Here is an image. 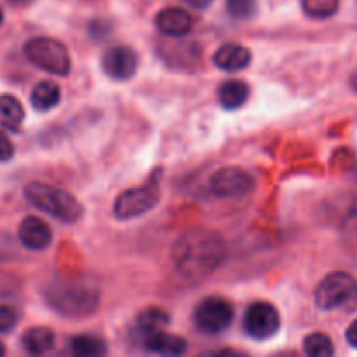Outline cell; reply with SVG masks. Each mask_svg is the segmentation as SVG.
Wrapping results in <instances>:
<instances>
[{"label":"cell","instance_id":"cell-35","mask_svg":"<svg viewBox=\"0 0 357 357\" xmlns=\"http://www.w3.org/2000/svg\"><path fill=\"white\" fill-rule=\"evenodd\" d=\"M354 178H356V181H357V166H356V171H354Z\"/></svg>","mask_w":357,"mask_h":357},{"label":"cell","instance_id":"cell-15","mask_svg":"<svg viewBox=\"0 0 357 357\" xmlns=\"http://www.w3.org/2000/svg\"><path fill=\"white\" fill-rule=\"evenodd\" d=\"M21 344H23V349L28 354H47L49 351L54 349L56 335L54 331L49 330V328L35 326L24 331L23 337H21Z\"/></svg>","mask_w":357,"mask_h":357},{"label":"cell","instance_id":"cell-11","mask_svg":"<svg viewBox=\"0 0 357 357\" xmlns=\"http://www.w3.org/2000/svg\"><path fill=\"white\" fill-rule=\"evenodd\" d=\"M17 237H20V243L23 244L26 250L42 251L47 250L49 244L52 243V230L42 218H37V216H26V218H23V222L20 223Z\"/></svg>","mask_w":357,"mask_h":357},{"label":"cell","instance_id":"cell-22","mask_svg":"<svg viewBox=\"0 0 357 357\" xmlns=\"http://www.w3.org/2000/svg\"><path fill=\"white\" fill-rule=\"evenodd\" d=\"M303 351L310 357H330L333 356V342L324 333H310L303 338Z\"/></svg>","mask_w":357,"mask_h":357},{"label":"cell","instance_id":"cell-27","mask_svg":"<svg viewBox=\"0 0 357 357\" xmlns=\"http://www.w3.org/2000/svg\"><path fill=\"white\" fill-rule=\"evenodd\" d=\"M14 157V145L9 136L0 131V162H9Z\"/></svg>","mask_w":357,"mask_h":357},{"label":"cell","instance_id":"cell-21","mask_svg":"<svg viewBox=\"0 0 357 357\" xmlns=\"http://www.w3.org/2000/svg\"><path fill=\"white\" fill-rule=\"evenodd\" d=\"M72 351L79 357H100L107 354V345L93 335H79L72 340Z\"/></svg>","mask_w":357,"mask_h":357},{"label":"cell","instance_id":"cell-33","mask_svg":"<svg viewBox=\"0 0 357 357\" xmlns=\"http://www.w3.org/2000/svg\"><path fill=\"white\" fill-rule=\"evenodd\" d=\"M3 354H6V345H3L2 342H0V357H2Z\"/></svg>","mask_w":357,"mask_h":357},{"label":"cell","instance_id":"cell-16","mask_svg":"<svg viewBox=\"0 0 357 357\" xmlns=\"http://www.w3.org/2000/svg\"><path fill=\"white\" fill-rule=\"evenodd\" d=\"M24 108L13 94H0V128L17 132L23 126Z\"/></svg>","mask_w":357,"mask_h":357},{"label":"cell","instance_id":"cell-23","mask_svg":"<svg viewBox=\"0 0 357 357\" xmlns=\"http://www.w3.org/2000/svg\"><path fill=\"white\" fill-rule=\"evenodd\" d=\"M340 7V0H302V9L312 20H328L335 16Z\"/></svg>","mask_w":357,"mask_h":357},{"label":"cell","instance_id":"cell-20","mask_svg":"<svg viewBox=\"0 0 357 357\" xmlns=\"http://www.w3.org/2000/svg\"><path fill=\"white\" fill-rule=\"evenodd\" d=\"M250 98V87L243 80H227L218 89V101L227 110L241 108Z\"/></svg>","mask_w":357,"mask_h":357},{"label":"cell","instance_id":"cell-19","mask_svg":"<svg viewBox=\"0 0 357 357\" xmlns=\"http://www.w3.org/2000/svg\"><path fill=\"white\" fill-rule=\"evenodd\" d=\"M61 100V89L52 80H42L33 87L30 94L31 107L37 112H49Z\"/></svg>","mask_w":357,"mask_h":357},{"label":"cell","instance_id":"cell-28","mask_svg":"<svg viewBox=\"0 0 357 357\" xmlns=\"http://www.w3.org/2000/svg\"><path fill=\"white\" fill-rule=\"evenodd\" d=\"M14 279L10 275H7L6 272L0 271V295H6V293L13 291Z\"/></svg>","mask_w":357,"mask_h":357},{"label":"cell","instance_id":"cell-6","mask_svg":"<svg viewBox=\"0 0 357 357\" xmlns=\"http://www.w3.org/2000/svg\"><path fill=\"white\" fill-rule=\"evenodd\" d=\"M160 199V169L150 176L145 185L122 192L115 201L114 213L119 220H131L145 215L157 206Z\"/></svg>","mask_w":357,"mask_h":357},{"label":"cell","instance_id":"cell-25","mask_svg":"<svg viewBox=\"0 0 357 357\" xmlns=\"http://www.w3.org/2000/svg\"><path fill=\"white\" fill-rule=\"evenodd\" d=\"M20 321V314L14 307L0 305V333H9L16 328Z\"/></svg>","mask_w":357,"mask_h":357},{"label":"cell","instance_id":"cell-2","mask_svg":"<svg viewBox=\"0 0 357 357\" xmlns=\"http://www.w3.org/2000/svg\"><path fill=\"white\" fill-rule=\"evenodd\" d=\"M44 296L52 310L72 319L93 316L100 307V289L87 279H56Z\"/></svg>","mask_w":357,"mask_h":357},{"label":"cell","instance_id":"cell-8","mask_svg":"<svg viewBox=\"0 0 357 357\" xmlns=\"http://www.w3.org/2000/svg\"><path fill=\"white\" fill-rule=\"evenodd\" d=\"M281 328V316L268 302H255L244 316V330L255 340H268Z\"/></svg>","mask_w":357,"mask_h":357},{"label":"cell","instance_id":"cell-30","mask_svg":"<svg viewBox=\"0 0 357 357\" xmlns=\"http://www.w3.org/2000/svg\"><path fill=\"white\" fill-rule=\"evenodd\" d=\"M183 2L187 3V6L194 7V9L204 10V9H208L209 6H211L213 0H183Z\"/></svg>","mask_w":357,"mask_h":357},{"label":"cell","instance_id":"cell-32","mask_svg":"<svg viewBox=\"0 0 357 357\" xmlns=\"http://www.w3.org/2000/svg\"><path fill=\"white\" fill-rule=\"evenodd\" d=\"M352 87H354V91L357 93V72L352 75Z\"/></svg>","mask_w":357,"mask_h":357},{"label":"cell","instance_id":"cell-26","mask_svg":"<svg viewBox=\"0 0 357 357\" xmlns=\"http://www.w3.org/2000/svg\"><path fill=\"white\" fill-rule=\"evenodd\" d=\"M344 236L349 243L357 244V201L344 220Z\"/></svg>","mask_w":357,"mask_h":357},{"label":"cell","instance_id":"cell-13","mask_svg":"<svg viewBox=\"0 0 357 357\" xmlns=\"http://www.w3.org/2000/svg\"><path fill=\"white\" fill-rule=\"evenodd\" d=\"M215 65L223 72H241L251 63V51L241 44H225L215 52Z\"/></svg>","mask_w":357,"mask_h":357},{"label":"cell","instance_id":"cell-10","mask_svg":"<svg viewBox=\"0 0 357 357\" xmlns=\"http://www.w3.org/2000/svg\"><path fill=\"white\" fill-rule=\"evenodd\" d=\"M103 70L110 79L129 80L138 70V56L129 45H114L105 52Z\"/></svg>","mask_w":357,"mask_h":357},{"label":"cell","instance_id":"cell-1","mask_svg":"<svg viewBox=\"0 0 357 357\" xmlns=\"http://www.w3.org/2000/svg\"><path fill=\"white\" fill-rule=\"evenodd\" d=\"M223 257V241L209 230H190L173 248L174 267L188 279L209 278L222 265Z\"/></svg>","mask_w":357,"mask_h":357},{"label":"cell","instance_id":"cell-24","mask_svg":"<svg viewBox=\"0 0 357 357\" xmlns=\"http://www.w3.org/2000/svg\"><path fill=\"white\" fill-rule=\"evenodd\" d=\"M257 10V0H227V13L237 21L251 20V17H255Z\"/></svg>","mask_w":357,"mask_h":357},{"label":"cell","instance_id":"cell-14","mask_svg":"<svg viewBox=\"0 0 357 357\" xmlns=\"http://www.w3.org/2000/svg\"><path fill=\"white\" fill-rule=\"evenodd\" d=\"M146 351L160 356H181L187 352V342L178 335L166 333V331H157L149 335L143 340H139Z\"/></svg>","mask_w":357,"mask_h":357},{"label":"cell","instance_id":"cell-7","mask_svg":"<svg viewBox=\"0 0 357 357\" xmlns=\"http://www.w3.org/2000/svg\"><path fill=\"white\" fill-rule=\"evenodd\" d=\"M234 321V307L220 296L204 298L194 310V323L197 330L208 335H218L225 331Z\"/></svg>","mask_w":357,"mask_h":357},{"label":"cell","instance_id":"cell-18","mask_svg":"<svg viewBox=\"0 0 357 357\" xmlns=\"http://www.w3.org/2000/svg\"><path fill=\"white\" fill-rule=\"evenodd\" d=\"M169 63H176V65H192L201 58V47L197 42H183L178 40L174 44L167 42L164 44L162 51H159Z\"/></svg>","mask_w":357,"mask_h":357},{"label":"cell","instance_id":"cell-31","mask_svg":"<svg viewBox=\"0 0 357 357\" xmlns=\"http://www.w3.org/2000/svg\"><path fill=\"white\" fill-rule=\"evenodd\" d=\"M7 2L10 3V6H16V7H23V6H28V3L31 2V0H7Z\"/></svg>","mask_w":357,"mask_h":357},{"label":"cell","instance_id":"cell-4","mask_svg":"<svg viewBox=\"0 0 357 357\" xmlns=\"http://www.w3.org/2000/svg\"><path fill=\"white\" fill-rule=\"evenodd\" d=\"M316 305L321 310L354 312L357 309V281L347 272L328 274L316 289Z\"/></svg>","mask_w":357,"mask_h":357},{"label":"cell","instance_id":"cell-3","mask_svg":"<svg viewBox=\"0 0 357 357\" xmlns=\"http://www.w3.org/2000/svg\"><path fill=\"white\" fill-rule=\"evenodd\" d=\"M24 199L33 208L54 216L59 222L75 223L82 216V206L70 192L47 183H28L23 190Z\"/></svg>","mask_w":357,"mask_h":357},{"label":"cell","instance_id":"cell-5","mask_svg":"<svg viewBox=\"0 0 357 357\" xmlns=\"http://www.w3.org/2000/svg\"><path fill=\"white\" fill-rule=\"evenodd\" d=\"M24 56L31 65L52 75L65 77L72 70V58L65 44L51 37H35L24 44Z\"/></svg>","mask_w":357,"mask_h":357},{"label":"cell","instance_id":"cell-17","mask_svg":"<svg viewBox=\"0 0 357 357\" xmlns=\"http://www.w3.org/2000/svg\"><path fill=\"white\" fill-rule=\"evenodd\" d=\"M167 324H169V316H167L166 310L157 309V307H150V309H145L143 312L138 314L135 330L136 333H138L139 340H143V338L149 337V335L162 331Z\"/></svg>","mask_w":357,"mask_h":357},{"label":"cell","instance_id":"cell-12","mask_svg":"<svg viewBox=\"0 0 357 357\" xmlns=\"http://www.w3.org/2000/svg\"><path fill=\"white\" fill-rule=\"evenodd\" d=\"M157 26L166 37H185L192 31L194 20L180 7H167L157 14Z\"/></svg>","mask_w":357,"mask_h":357},{"label":"cell","instance_id":"cell-34","mask_svg":"<svg viewBox=\"0 0 357 357\" xmlns=\"http://www.w3.org/2000/svg\"><path fill=\"white\" fill-rule=\"evenodd\" d=\"M2 23H3V10L0 9V26H2Z\"/></svg>","mask_w":357,"mask_h":357},{"label":"cell","instance_id":"cell-29","mask_svg":"<svg viewBox=\"0 0 357 357\" xmlns=\"http://www.w3.org/2000/svg\"><path fill=\"white\" fill-rule=\"evenodd\" d=\"M345 338H347V342H349V345H351V347L357 349V319L354 321V323H351V326L347 328Z\"/></svg>","mask_w":357,"mask_h":357},{"label":"cell","instance_id":"cell-9","mask_svg":"<svg viewBox=\"0 0 357 357\" xmlns=\"http://www.w3.org/2000/svg\"><path fill=\"white\" fill-rule=\"evenodd\" d=\"M255 187L253 178L241 167H223L213 174L209 181L211 194L222 199H239L250 194Z\"/></svg>","mask_w":357,"mask_h":357}]
</instances>
